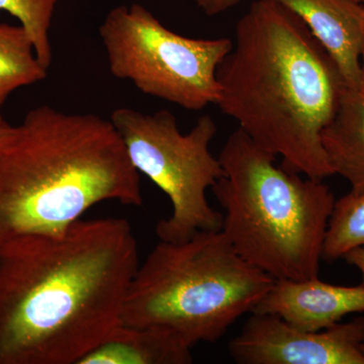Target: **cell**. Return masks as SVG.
I'll list each match as a JSON object with an SVG mask.
<instances>
[{
	"mask_svg": "<svg viewBox=\"0 0 364 364\" xmlns=\"http://www.w3.org/2000/svg\"><path fill=\"white\" fill-rule=\"evenodd\" d=\"M139 264L130 223L79 220L0 253V364H79L121 324Z\"/></svg>",
	"mask_w": 364,
	"mask_h": 364,
	"instance_id": "cell-1",
	"label": "cell"
},
{
	"mask_svg": "<svg viewBox=\"0 0 364 364\" xmlns=\"http://www.w3.org/2000/svg\"><path fill=\"white\" fill-rule=\"evenodd\" d=\"M219 105L282 167L323 181L334 176L322 133L346 85L338 67L298 16L255 0L235 28L217 71Z\"/></svg>",
	"mask_w": 364,
	"mask_h": 364,
	"instance_id": "cell-2",
	"label": "cell"
},
{
	"mask_svg": "<svg viewBox=\"0 0 364 364\" xmlns=\"http://www.w3.org/2000/svg\"><path fill=\"white\" fill-rule=\"evenodd\" d=\"M143 203L140 176L111 119L41 105L0 154V253L58 237L97 203Z\"/></svg>",
	"mask_w": 364,
	"mask_h": 364,
	"instance_id": "cell-3",
	"label": "cell"
},
{
	"mask_svg": "<svg viewBox=\"0 0 364 364\" xmlns=\"http://www.w3.org/2000/svg\"><path fill=\"white\" fill-rule=\"evenodd\" d=\"M240 128L219 159L213 193L225 210L222 232L249 264L274 279L318 277L335 196L323 181L275 164Z\"/></svg>",
	"mask_w": 364,
	"mask_h": 364,
	"instance_id": "cell-4",
	"label": "cell"
},
{
	"mask_svg": "<svg viewBox=\"0 0 364 364\" xmlns=\"http://www.w3.org/2000/svg\"><path fill=\"white\" fill-rule=\"evenodd\" d=\"M273 282L234 250L222 230L181 243L160 241L136 268L121 324L167 328L191 348L214 343L253 312Z\"/></svg>",
	"mask_w": 364,
	"mask_h": 364,
	"instance_id": "cell-5",
	"label": "cell"
},
{
	"mask_svg": "<svg viewBox=\"0 0 364 364\" xmlns=\"http://www.w3.org/2000/svg\"><path fill=\"white\" fill-rule=\"evenodd\" d=\"M116 127L132 164L139 173L168 196L172 214L156 226L160 241L181 243L200 231H221L224 215L210 207L207 191L224 176L210 144L217 126L203 114L188 134H182L168 111L155 114L119 107L112 112Z\"/></svg>",
	"mask_w": 364,
	"mask_h": 364,
	"instance_id": "cell-6",
	"label": "cell"
},
{
	"mask_svg": "<svg viewBox=\"0 0 364 364\" xmlns=\"http://www.w3.org/2000/svg\"><path fill=\"white\" fill-rule=\"evenodd\" d=\"M100 36L114 77L189 111L217 105L221 92L218 68L233 41L184 37L140 4L112 9Z\"/></svg>",
	"mask_w": 364,
	"mask_h": 364,
	"instance_id": "cell-7",
	"label": "cell"
},
{
	"mask_svg": "<svg viewBox=\"0 0 364 364\" xmlns=\"http://www.w3.org/2000/svg\"><path fill=\"white\" fill-rule=\"evenodd\" d=\"M229 351L241 364H364V317L311 332L270 314L252 313Z\"/></svg>",
	"mask_w": 364,
	"mask_h": 364,
	"instance_id": "cell-8",
	"label": "cell"
},
{
	"mask_svg": "<svg viewBox=\"0 0 364 364\" xmlns=\"http://www.w3.org/2000/svg\"><path fill=\"white\" fill-rule=\"evenodd\" d=\"M364 312V287L334 286L318 277L274 279L252 313L270 314L305 331L336 325L349 314Z\"/></svg>",
	"mask_w": 364,
	"mask_h": 364,
	"instance_id": "cell-9",
	"label": "cell"
},
{
	"mask_svg": "<svg viewBox=\"0 0 364 364\" xmlns=\"http://www.w3.org/2000/svg\"><path fill=\"white\" fill-rule=\"evenodd\" d=\"M296 14L338 67L345 85L358 90L364 4L356 0H275Z\"/></svg>",
	"mask_w": 364,
	"mask_h": 364,
	"instance_id": "cell-10",
	"label": "cell"
},
{
	"mask_svg": "<svg viewBox=\"0 0 364 364\" xmlns=\"http://www.w3.org/2000/svg\"><path fill=\"white\" fill-rule=\"evenodd\" d=\"M191 348L172 330L119 324L79 364H189Z\"/></svg>",
	"mask_w": 364,
	"mask_h": 364,
	"instance_id": "cell-11",
	"label": "cell"
},
{
	"mask_svg": "<svg viewBox=\"0 0 364 364\" xmlns=\"http://www.w3.org/2000/svg\"><path fill=\"white\" fill-rule=\"evenodd\" d=\"M323 147L333 173L364 191V95L345 88L334 117L322 133Z\"/></svg>",
	"mask_w": 364,
	"mask_h": 364,
	"instance_id": "cell-12",
	"label": "cell"
},
{
	"mask_svg": "<svg viewBox=\"0 0 364 364\" xmlns=\"http://www.w3.org/2000/svg\"><path fill=\"white\" fill-rule=\"evenodd\" d=\"M47 76L48 69L36 56L25 28L0 23V127L7 124L2 107L9 95L18 88L41 82Z\"/></svg>",
	"mask_w": 364,
	"mask_h": 364,
	"instance_id": "cell-13",
	"label": "cell"
},
{
	"mask_svg": "<svg viewBox=\"0 0 364 364\" xmlns=\"http://www.w3.org/2000/svg\"><path fill=\"white\" fill-rule=\"evenodd\" d=\"M358 247H364V191H350L335 202L326 232L322 259L334 262Z\"/></svg>",
	"mask_w": 364,
	"mask_h": 364,
	"instance_id": "cell-14",
	"label": "cell"
},
{
	"mask_svg": "<svg viewBox=\"0 0 364 364\" xmlns=\"http://www.w3.org/2000/svg\"><path fill=\"white\" fill-rule=\"evenodd\" d=\"M59 0H0V13L6 11L20 21L32 40L36 56L49 70L52 63L50 28Z\"/></svg>",
	"mask_w": 364,
	"mask_h": 364,
	"instance_id": "cell-15",
	"label": "cell"
},
{
	"mask_svg": "<svg viewBox=\"0 0 364 364\" xmlns=\"http://www.w3.org/2000/svg\"><path fill=\"white\" fill-rule=\"evenodd\" d=\"M240 1L241 0H195L196 6L208 16H217L225 13L240 4Z\"/></svg>",
	"mask_w": 364,
	"mask_h": 364,
	"instance_id": "cell-16",
	"label": "cell"
},
{
	"mask_svg": "<svg viewBox=\"0 0 364 364\" xmlns=\"http://www.w3.org/2000/svg\"><path fill=\"white\" fill-rule=\"evenodd\" d=\"M18 134V126L13 127L7 124L0 127V154L9 147L16 140Z\"/></svg>",
	"mask_w": 364,
	"mask_h": 364,
	"instance_id": "cell-17",
	"label": "cell"
},
{
	"mask_svg": "<svg viewBox=\"0 0 364 364\" xmlns=\"http://www.w3.org/2000/svg\"><path fill=\"white\" fill-rule=\"evenodd\" d=\"M343 258L348 264L358 268L363 275V284H361L364 287V247L352 249Z\"/></svg>",
	"mask_w": 364,
	"mask_h": 364,
	"instance_id": "cell-18",
	"label": "cell"
},
{
	"mask_svg": "<svg viewBox=\"0 0 364 364\" xmlns=\"http://www.w3.org/2000/svg\"><path fill=\"white\" fill-rule=\"evenodd\" d=\"M358 92L364 95V40L360 54V80H359Z\"/></svg>",
	"mask_w": 364,
	"mask_h": 364,
	"instance_id": "cell-19",
	"label": "cell"
},
{
	"mask_svg": "<svg viewBox=\"0 0 364 364\" xmlns=\"http://www.w3.org/2000/svg\"><path fill=\"white\" fill-rule=\"evenodd\" d=\"M360 349H361V351H363V353L364 354V341L360 345Z\"/></svg>",
	"mask_w": 364,
	"mask_h": 364,
	"instance_id": "cell-20",
	"label": "cell"
},
{
	"mask_svg": "<svg viewBox=\"0 0 364 364\" xmlns=\"http://www.w3.org/2000/svg\"><path fill=\"white\" fill-rule=\"evenodd\" d=\"M358 2H360V4H363V0H356Z\"/></svg>",
	"mask_w": 364,
	"mask_h": 364,
	"instance_id": "cell-21",
	"label": "cell"
},
{
	"mask_svg": "<svg viewBox=\"0 0 364 364\" xmlns=\"http://www.w3.org/2000/svg\"><path fill=\"white\" fill-rule=\"evenodd\" d=\"M363 4H364V0H363Z\"/></svg>",
	"mask_w": 364,
	"mask_h": 364,
	"instance_id": "cell-22",
	"label": "cell"
}]
</instances>
